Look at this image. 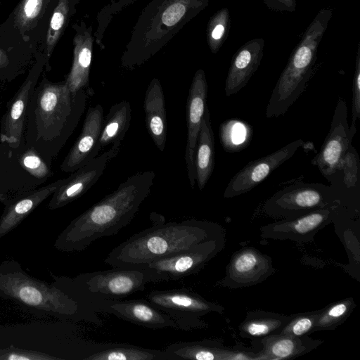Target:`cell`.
Returning <instances> with one entry per match:
<instances>
[{"label":"cell","instance_id":"6da1fadb","mask_svg":"<svg viewBox=\"0 0 360 360\" xmlns=\"http://www.w3.org/2000/svg\"><path fill=\"white\" fill-rule=\"evenodd\" d=\"M155 177L153 170L128 177L70 223L60 238V247L82 251L98 238L117 234L131 221L150 195Z\"/></svg>","mask_w":360,"mask_h":360},{"label":"cell","instance_id":"7a4b0ae2","mask_svg":"<svg viewBox=\"0 0 360 360\" xmlns=\"http://www.w3.org/2000/svg\"><path fill=\"white\" fill-rule=\"evenodd\" d=\"M225 237L219 224L195 219L154 224L115 247L104 262L112 267L131 269L210 240Z\"/></svg>","mask_w":360,"mask_h":360},{"label":"cell","instance_id":"3957f363","mask_svg":"<svg viewBox=\"0 0 360 360\" xmlns=\"http://www.w3.org/2000/svg\"><path fill=\"white\" fill-rule=\"evenodd\" d=\"M332 14V9L321 8L304 32L270 96L266 108L267 118L283 115L305 89Z\"/></svg>","mask_w":360,"mask_h":360},{"label":"cell","instance_id":"277c9868","mask_svg":"<svg viewBox=\"0 0 360 360\" xmlns=\"http://www.w3.org/2000/svg\"><path fill=\"white\" fill-rule=\"evenodd\" d=\"M89 92L79 90L72 97L65 82L43 83L36 100L38 134L63 144L77 125L86 105Z\"/></svg>","mask_w":360,"mask_h":360},{"label":"cell","instance_id":"5b68a950","mask_svg":"<svg viewBox=\"0 0 360 360\" xmlns=\"http://www.w3.org/2000/svg\"><path fill=\"white\" fill-rule=\"evenodd\" d=\"M70 282L75 290L71 297L92 312L96 304L103 300H122L143 291L147 283L141 271L121 267L82 274Z\"/></svg>","mask_w":360,"mask_h":360},{"label":"cell","instance_id":"8992f818","mask_svg":"<svg viewBox=\"0 0 360 360\" xmlns=\"http://www.w3.org/2000/svg\"><path fill=\"white\" fill-rule=\"evenodd\" d=\"M342 197L333 186L321 183H297L271 195L263 211L272 218L293 219L311 212L342 206Z\"/></svg>","mask_w":360,"mask_h":360},{"label":"cell","instance_id":"52a82bcc","mask_svg":"<svg viewBox=\"0 0 360 360\" xmlns=\"http://www.w3.org/2000/svg\"><path fill=\"white\" fill-rule=\"evenodd\" d=\"M224 245L225 237L207 240L131 269L141 271L147 283L176 281L200 271Z\"/></svg>","mask_w":360,"mask_h":360},{"label":"cell","instance_id":"ba28073f","mask_svg":"<svg viewBox=\"0 0 360 360\" xmlns=\"http://www.w3.org/2000/svg\"><path fill=\"white\" fill-rule=\"evenodd\" d=\"M146 297L177 324L179 330L185 331L205 328L207 323L201 319L202 316L210 312L223 314L224 311L221 305L186 288L153 290Z\"/></svg>","mask_w":360,"mask_h":360},{"label":"cell","instance_id":"9c48e42d","mask_svg":"<svg viewBox=\"0 0 360 360\" xmlns=\"http://www.w3.org/2000/svg\"><path fill=\"white\" fill-rule=\"evenodd\" d=\"M0 289L27 305L64 316H76L82 305L60 290L20 273L0 276Z\"/></svg>","mask_w":360,"mask_h":360},{"label":"cell","instance_id":"30bf717a","mask_svg":"<svg viewBox=\"0 0 360 360\" xmlns=\"http://www.w3.org/2000/svg\"><path fill=\"white\" fill-rule=\"evenodd\" d=\"M348 110L343 98L336 103L330 130L320 151L311 160L322 175L332 182L340 172L343 159L352 146L356 125L349 127Z\"/></svg>","mask_w":360,"mask_h":360},{"label":"cell","instance_id":"8fae6325","mask_svg":"<svg viewBox=\"0 0 360 360\" xmlns=\"http://www.w3.org/2000/svg\"><path fill=\"white\" fill-rule=\"evenodd\" d=\"M276 272L272 259L253 247L235 252L225 276L217 284L231 289L250 287L264 281Z\"/></svg>","mask_w":360,"mask_h":360},{"label":"cell","instance_id":"7c38bea8","mask_svg":"<svg viewBox=\"0 0 360 360\" xmlns=\"http://www.w3.org/2000/svg\"><path fill=\"white\" fill-rule=\"evenodd\" d=\"M340 207L320 209L293 219H282L264 225L259 229L260 236L273 240L309 243L319 231L338 218Z\"/></svg>","mask_w":360,"mask_h":360},{"label":"cell","instance_id":"4fadbf2b","mask_svg":"<svg viewBox=\"0 0 360 360\" xmlns=\"http://www.w3.org/2000/svg\"><path fill=\"white\" fill-rule=\"evenodd\" d=\"M304 143L302 139H297L272 153L250 162L232 177L225 188L224 197L231 198L251 191L293 156Z\"/></svg>","mask_w":360,"mask_h":360},{"label":"cell","instance_id":"5bb4252c","mask_svg":"<svg viewBox=\"0 0 360 360\" xmlns=\"http://www.w3.org/2000/svg\"><path fill=\"white\" fill-rule=\"evenodd\" d=\"M120 151V146H113L82 166L72 175L63 179L53 193L49 203L51 209L59 208L77 199L100 179L108 162Z\"/></svg>","mask_w":360,"mask_h":360},{"label":"cell","instance_id":"9a60e30c","mask_svg":"<svg viewBox=\"0 0 360 360\" xmlns=\"http://www.w3.org/2000/svg\"><path fill=\"white\" fill-rule=\"evenodd\" d=\"M92 311L112 314L124 321L151 329L171 328L177 324L165 313L148 300H112L96 304Z\"/></svg>","mask_w":360,"mask_h":360},{"label":"cell","instance_id":"2e32d148","mask_svg":"<svg viewBox=\"0 0 360 360\" xmlns=\"http://www.w3.org/2000/svg\"><path fill=\"white\" fill-rule=\"evenodd\" d=\"M208 86L202 70L193 79L186 101L187 141L185 160L190 185L195 184V153L202 121L207 105Z\"/></svg>","mask_w":360,"mask_h":360},{"label":"cell","instance_id":"e0dca14e","mask_svg":"<svg viewBox=\"0 0 360 360\" xmlns=\"http://www.w3.org/2000/svg\"><path fill=\"white\" fill-rule=\"evenodd\" d=\"M103 120V108L101 104L87 110L81 133L61 164L63 172H74L98 155Z\"/></svg>","mask_w":360,"mask_h":360},{"label":"cell","instance_id":"ac0fdd59","mask_svg":"<svg viewBox=\"0 0 360 360\" xmlns=\"http://www.w3.org/2000/svg\"><path fill=\"white\" fill-rule=\"evenodd\" d=\"M45 62L44 57L37 60L6 114L0 138L13 147H18L20 143L28 101Z\"/></svg>","mask_w":360,"mask_h":360},{"label":"cell","instance_id":"d6986e66","mask_svg":"<svg viewBox=\"0 0 360 360\" xmlns=\"http://www.w3.org/2000/svg\"><path fill=\"white\" fill-rule=\"evenodd\" d=\"M264 39L248 41L235 53L225 81V94L232 96L242 89L257 70L264 55Z\"/></svg>","mask_w":360,"mask_h":360},{"label":"cell","instance_id":"ffe728a7","mask_svg":"<svg viewBox=\"0 0 360 360\" xmlns=\"http://www.w3.org/2000/svg\"><path fill=\"white\" fill-rule=\"evenodd\" d=\"M165 350L176 360H258V352L229 349L217 340L172 343Z\"/></svg>","mask_w":360,"mask_h":360},{"label":"cell","instance_id":"44dd1931","mask_svg":"<svg viewBox=\"0 0 360 360\" xmlns=\"http://www.w3.org/2000/svg\"><path fill=\"white\" fill-rule=\"evenodd\" d=\"M147 131L160 151H164L167 139L165 100L162 86L154 79L148 85L143 101Z\"/></svg>","mask_w":360,"mask_h":360},{"label":"cell","instance_id":"7402d4cb","mask_svg":"<svg viewBox=\"0 0 360 360\" xmlns=\"http://www.w3.org/2000/svg\"><path fill=\"white\" fill-rule=\"evenodd\" d=\"M259 341L263 346L259 352L260 360L295 359L309 353L323 342L309 336L294 337L281 334L269 335Z\"/></svg>","mask_w":360,"mask_h":360},{"label":"cell","instance_id":"603a6c76","mask_svg":"<svg viewBox=\"0 0 360 360\" xmlns=\"http://www.w3.org/2000/svg\"><path fill=\"white\" fill-rule=\"evenodd\" d=\"M84 360H176L165 349H152L124 343H93Z\"/></svg>","mask_w":360,"mask_h":360},{"label":"cell","instance_id":"cb8c5ba5","mask_svg":"<svg viewBox=\"0 0 360 360\" xmlns=\"http://www.w3.org/2000/svg\"><path fill=\"white\" fill-rule=\"evenodd\" d=\"M214 165V137L210 114L206 108L199 132L195 153V181L198 188H204L210 179Z\"/></svg>","mask_w":360,"mask_h":360},{"label":"cell","instance_id":"d4e9b609","mask_svg":"<svg viewBox=\"0 0 360 360\" xmlns=\"http://www.w3.org/2000/svg\"><path fill=\"white\" fill-rule=\"evenodd\" d=\"M291 316L261 309L249 311L238 326L239 334L243 338L259 340L279 334Z\"/></svg>","mask_w":360,"mask_h":360},{"label":"cell","instance_id":"484cf974","mask_svg":"<svg viewBox=\"0 0 360 360\" xmlns=\"http://www.w3.org/2000/svg\"><path fill=\"white\" fill-rule=\"evenodd\" d=\"M131 108L127 101L114 104L104 118L99 138V148L101 150L111 144L120 146L130 125Z\"/></svg>","mask_w":360,"mask_h":360},{"label":"cell","instance_id":"4316f807","mask_svg":"<svg viewBox=\"0 0 360 360\" xmlns=\"http://www.w3.org/2000/svg\"><path fill=\"white\" fill-rule=\"evenodd\" d=\"M63 179L34 191L11 205L0 221V237L14 228L44 200L53 194L63 184Z\"/></svg>","mask_w":360,"mask_h":360},{"label":"cell","instance_id":"83f0119b","mask_svg":"<svg viewBox=\"0 0 360 360\" xmlns=\"http://www.w3.org/2000/svg\"><path fill=\"white\" fill-rule=\"evenodd\" d=\"M355 307L356 303L354 298L347 297L322 308L314 333L334 330L346 321Z\"/></svg>","mask_w":360,"mask_h":360},{"label":"cell","instance_id":"f1b7e54d","mask_svg":"<svg viewBox=\"0 0 360 360\" xmlns=\"http://www.w3.org/2000/svg\"><path fill=\"white\" fill-rule=\"evenodd\" d=\"M91 52L87 46L75 48L72 69L65 82L72 97L81 89L89 86V72Z\"/></svg>","mask_w":360,"mask_h":360},{"label":"cell","instance_id":"f546056e","mask_svg":"<svg viewBox=\"0 0 360 360\" xmlns=\"http://www.w3.org/2000/svg\"><path fill=\"white\" fill-rule=\"evenodd\" d=\"M248 127L238 120H227L220 127V137L224 150L233 152L248 143Z\"/></svg>","mask_w":360,"mask_h":360},{"label":"cell","instance_id":"4dcf8cb0","mask_svg":"<svg viewBox=\"0 0 360 360\" xmlns=\"http://www.w3.org/2000/svg\"><path fill=\"white\" fill-rule=\"evenodd\" d=\"M321 309L311 311L292 314L290 319L284 326L279 334L302 337L314 333L318 316Z\"/></svg>","mask_w":360,"mask_h":360},{"label":"cell","instance_id":"1f68e13d","mask_svg":"<svg viewBox=\"0 0 360 360\" xmlns=\"http://www.w3.org/2000/svg\"><path fill=\"white\" fill-rule=\"evenodd\" d=\"M48 0H22L15 15V22L21 31L32 28L44 11Z\"/></svg>","mask_w":360,"mask_h":360},{"label":"cell","instance_id":"d6a6232c","mask_svg":"<svg viewBox=\"0 0 360 360\" xmlns=\"http://www.w3.org/2000/svg\"><path fill=\"white\" fill-rule=\"evenodd\" d=\"M231 28V15L227 8L220 9L209 25V42L212 52H217L226 41Z\"/></svg>","mask_w":360,"mask_h":360},{"label":"cell","instance_id":"836d02e7","mask_svg":"<svg viewBox=\"0 0 360 360\" xmlns=\"http://www.w3.org/2000/svg\"><path fill=\"white\" fill-rule=\"evenodd\" d=\"M68 11V0H59L50 20L46 38V54L49 57L60 35Z\"/></svg>","mask_w":360,"mask_h":360},{"label":"cell","instance_id":"e575fe53","mask_svg":"<svg viewBox=\"0 0 360 360\" xmlns=\"http://www.w3.org/2000/svg\"><path fill=\"white\" fill-rule=\"evenodd\" d=\"M340 171H343V180L347 188H352L356 184H359V159L352 146H350L343 159Z\"/></svg>","mask_w":360,"mask_h":360},{"label":"cell","instance_id":"d590c367","mask_svg":"<svg viewBox=\"0 0 360 360\" xmlns=\"http://www.w3.org/2000/svg\"><path fill=\"white\" fill-rule=\"evenodd\" d=\"M22 167L36 178H44L50 174V170L38 155L32 150L25 152L21 159Z\"/></svg>","mask_w":360,"mask_h":360},{"label":"cell","instance_id":"8d00e7d4","mask_svg":"<svg viewBox=\"0 0 360 360\" xmlns=\"http://www.w3.org/2000/svg\"><path fill=\"white\" fill-rule=\"evenodd\" d=\"M352 124L355 126L360 117V43L358 44L352 83Z\"/></svg>","mask_w":360,"mask_h":360},{"label":"cell","instance_id":"74e56055","mask_svg":"<svg viewBox=\"0 0 360 360\" xmlns=\"http://www.w3.org/2000/svg\"><path fill=\"white\" fill-rule=\"evenodd\" d=\"M185 7L181 4H174L168 7L162 14V20L167 26L176 24L184 15Z\"/></svg>","mask_w":360,"mask_h":360},{"label":"cell","instance_id":"f35d334b","mask_svg":"<svg viewBox=\"0 0 360 360\" xmlns=\"http://www.w3.org/2000/svg\"><path fill=\"white\" fill-rule=\"evenodd\" d=\"M1 359L8 360H30V359H56V357L39 354L37 353L13 350L8 351L0 356Z\"/></svg>","mask_w":360,"mask_h":360},{"label":"cell","instance_id":"ab89813d","mask_svg":"<svg viewBox=\"0 0 360 360\" xmlns=\"http://www.w3.org/2000/svg\"><path fill=\"white\" fill-rule=\"evenodd\" d=\"M262 3L271 11L276 12L295 11L297 7L296 0H261Z\"/></svg>","mask_w":360,"mask_h":360},{"label":"cell","instance_id":"60d3db41","mask_svg":"<svg viewBox=\"0 0 360 360\" xmlns=\"http://www.w3.org/2000/svg\"><path fill=\"white\" fill-rule=\"evenodd\" d=\"M8 63V58L6 53L0 49V68L5 67Z\"/></svg>","mask_w":360,"mask_h":360}]
</instances>
